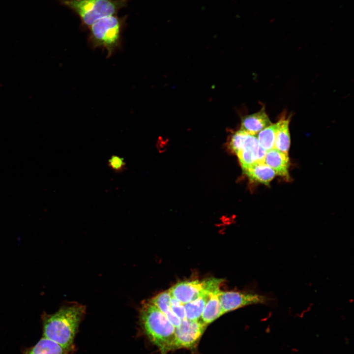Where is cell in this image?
<instances>
[{
  "label": "cell",
  "instance_id": "cell-20",
  "mask_svg": "<svg viewBox=\"0 0 354 354\" xmlns=\"http://www.w3.org/2000/svg\"><path fill=\"white\" fill-rule=\"evenodd\" d=\"M171 308L173 312L181 320L185 319V312L184 304L177 299L171 297Z\"/></svg>",
  "mask_w": 354,
  "mask_h": 354
},
{
  "label": "cell",
  "instance_id": "cell-10",
  "mask_svg": "<svg viewBox=\"0 0 354 354\" xmlns=\"http://www.w3.org/2000/svg\"><path fill=\"white\" fill-rule=\"evenodd\" d=\"M264 163L275 172L276 175L290 178L289 169L290 165L288 153L272 148L266 151Z\"/></svg>",
  "mask_w": 354,
  "mask_h": 354
},
{
  "label": "cell",
  "instance_id": "cell-5",
  "mask_svg": "<svg viewBox=\"0 0 354 354\" xmlns=\"http://www.w3.org/2000/svg\"><path fill=\"white\" fill-rule=\"evenodd\" d=\"M222 314L252 304L269 305L273 299L266 295L247 292H222L218 293Z\"/></svg>",
  "mask_w": 354,
  "mask_h": 354
},
{
  "label": "cell",
  "instance_id": "cell-2",
  "mask_svg": "<svg viewBox=\"0 0 354 354\" xmlns=\"http://www.w3.org/2000/svg\"><path fill=\"white\" fill-rule=\"evenodd\" d=\"M140 320L145 334L161 354L175 350V327L165 314L149 301L143 303Z\"/></svg>",
  "mask_w": 354,
  "mask_h": 354
},
{
  "label": "cell",
  "instance_id": "cell-6",
  "mask_svg": "<svg viewBox=\"0 0 354 354\" xmlns=\"http://www.w3.org/2000/svg\"><path fill=\"white\" fill-rule=\"evenodd\" d=\"M206 326L200 320H181L180 325L175 327V350L194 347Z\"/></svg>",
  "mask_w": 354,
  "mask_h": 354
},
{
  "label": "cell",
  "instance_id": "cell-16",
  "mask_svg": "<svg viewBox=\"0 0 354 354\" xmlns=\"http://www.w3.org/2000/svg\"><path fill=\"white\" fill-rule=\"evenodd\" d=\"M211 294L206 293L196 299L184 304L185 319L198 321Z\"/></svg>",
  "mask_w": 354,
  "mask_h": 354
},
{
  "label": "cell",
  "instance_id": "cell-1",
  "mask_svg": "<svg viewBox=\"0 0 354 354\" xmlns=\"http://www.w3.org/2000/svg\"><path fill=\"white\" fill-rule=\"evenodd\" d=\"M86 307L78 303L62 306L52 314L42 316L43 337L68 350H73V342Z\"/></svg>",
  "mask_w": 354,
  "mask_h": 354
},
{
  "label": "cell",
  "instance_id": "cell-4",
  "mask_svg": "<svg viewBox=\"0 0 354 354\" xmlns=\"http://www.w3.org/2000/svg\"><path fill=\"white\" fill-rule=\"evenodd\" d=\"M88 43L93 49L103 48L111 57L119 47L122 31V21L115 15L103 18L89 27Z\"/></svg>",
  "mask_w": 354,
  "mask_h": 354
},
{
  "label": "cell",
  "instance_id": "cell-18",
  "mask_svg": "<svg viewBox=\"0 0 354 354\" xmlns=\"http://www.w3.org/2000/svg\"><path fill=\"white\" fill-rule=\"evenodd\" d=\"M249 134L245 131L239 129L236 131L231 138L229 147L231 149L236 153L243 147L244 143Z\"/></svg>",
  "mask_w": 354,
  "mask_h": 354
},
{
  "label": "cell",
  "instance_id": "cell-11",
  "mask_svg": "<svg viewBox=\"0 0 354 354\" xmlns=\"http://www.w3.org/2000/svg\"><path fill=\"white\" fill-rule=\"evenodd\" d=\"M252 181L268 185L274 178L276 173L264 162H255L243 170Z\"/></svg>",
  "mask_w": 354,
  "mask_h": 354
},
{
  "label": "cell",
  "instance_id": "cell-13",
  "mask_svg": "<svg viewBox=\"0 0 354 354\" xmlns=\"http://www.w3.org/2000/svg\"><path fill=\"white\" fill-rule=\"evenodd\" d=\"M72 350L65 349L57 343L43 337L26 354H71Z\"/></svg>",
  "mask_w": 354,
  "mask_h": 354
},
{
  "label": "cell",
  "instance_id": "cell-17",
  "mask_svg": "<svg viewBox=\"0 0 354 354\" xmlns=\"http://www.w3.org/2000/svg\"><path fill=\"white\" fill-rule=\"evenodd\" d=\"M280 123V120L272 123L257 134L259 144L266 151L274 148L276 134Z\"/></svg>",
  "mask_w": 354,
  "mask_h": 354
},
{
  "label": "cell",
  "instance_id": "cell-14",
  "mask_svg": "<svg viewBox=\"0 0 354 354\" xmlns=\"http://www.w3.org/2000/svg\"><path fill=\"white\" fill-rule=\"evenodd\" d=\"M220 291L210 294L203 311L200 321L206 325L212 323L223 315L218 298V293Z\"/></svg>",
  "mask_w": 354,
  "mask_h": 354
},
{
  "label": "cell",
  "instance_id": "cell-15",
  "mask_svg": "<svg viewBox=\"0 0 354 354\" xmlns=\"http://www.w3.org/2000/svg\"><path fill=\"white\" fill-rule=\"evenodd\" d=\"M290 121V118L280 119L274 145V148L286 153L288 152L291 144Z\"/></svg>",
  "mask_w": 354,
  "mask_h": 354
},
{
  "label": "cell",
  "instance_id": "cell-3",
  "mask_svg": "<svg viewBox=\"0 0 354 354\" xmlns=\"http://www.w3.org/2000/svg\"><path fill=\"white\" fill-rule=\"evenodd\" d=\"M128 0H61V3L75 12L82 23L89 27L105 17L115 15Z\"/></svg>",
  "mask_w": 354,
  "mask_h": 354
},
{
  "label": "cell",
  "instance_id": "cell-8",
  "mask_svg": "<svg viewBox=\"0 0 354 354\" xmlns=\"http://www.w3.org/2000/svg\"><path fill=\"white\" fill-rule=\"evenodd\" d=\"M263 148L256 135L248 136L242 148L236 153L242 170L259 161Z\"/></svg>",
  "mask_w": 354,
  "mask_h": 354
},
{
  "label": "cell",
  "instance_id": "cell-7",
  "mask_svg": "<svg viewBox=\"0 0 354 354\" xmlns=\"http://www.w3.org/2000/svg\"><path fill=\"white\" fill-rule=\"evenodd\" d=\"M169 292L171 297L177 299L183 304L196 299L206 293H208L204 289V280L201 281L198 280L180 281L172 286Z\"/></svg>",
  "mask_w": 354,
  "mask_h": 354
},
{
  "label": "cell",
  "instance_id": "cell-9",
  "mask_svg": "<svg viewBox=\"0 0 354 354\" xmlns=\"http://www.w3.org/2000/svg\"><path fill=\"white\" fill-rule=\"evenodd\" d=\"M272 123L265 107H263L259 112L246 115L241 118L240 129L250 135H256Z\"/></svg>",
  "mask_w": 354,
  "mask_h": 354
},
{
  "label": "cell",
  "instance_id": "cell-12",
  "mask_svg": "<svg viewBox=\"0 0 354 354\" xmlns=\"http://www.w3.org/2000/svg\"><path fill=\"white\" fill-rule=\"evenodd\" d=\"M171 296L169 291L158 294L149 301L163 312L175 327L178 326L181 320L173 312L171 308Z\"/></svg>",
  "mask_w": 354,
  "mask_h": 354
},
{
  "label": "cell",
  "instance_id": "cell-19",
  "mask_svg": "<svg viewBox=\"0 0 354 354\" xmlns=\"http://www.w3.org/2000/svg\"><path fill=\"white\" fill-rule=\"evenodd\" d=\"M108 163L109 167L116 172H121L125 169L126 163L124 158L118 155L111 156Z\"/></svg>",
  "mask_w": 354,
  "mask_h": 354
}]
</instances>
